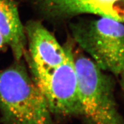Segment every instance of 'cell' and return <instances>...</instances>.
<instances>
[{
    "mask_svg": "<svg viewBox=\"0 0 124 124\" xmlns=\"http://www.w3.org/2000/svg\"><path fill=\"white\" fill-rule=\"evenodd\" d=\"M43 15L60 19L93 14L124 23V0H29Z\"/></svg>",
    "mask_w": 124,
    "mask_h": 124,
    "instance_id": "cell-6",
    "label": "cell"
},
{
    "mask_svg": "<svg viewBox=\"0 0 124 124\" xmlns=\"http://www.w3.org/2000/svg\"><path fill=\"white\" fill-rule=\"evenodd\" d=\"M119 75L120 76L121 78V85L122 91H123L124 94V69Z\"/></svg>",
    "mask_w": 124,
    "mask_h": 124,
    "instance_id": "cell-9",
    "label": "cell"
},
{
    "mask_svg": "<svg viewBox=\"0 0 124 124\" xmlns=\"http://www.w3.org/2000/svg\"><path fill=\"white\" fill-rule=\"evenodd\" d=\"M29 48L27 56L32 77L50 72L64 61L67 48L63 47L41 23L30 21L25 27Z\"/></svg>",
    "mask_w": 124,
    "mask_h": 124,
    "instance_id": "cell-5",
    "label": "cell"
},
{
    "mask_svg": "<svg viewBox=\"0 0 124 124\" xmlns=\"http://www.w3.org/2000/svg\"><path fill=\"white\" fill-rule=\"evenodd\" d=\"M72 36L103 71L119 75L124 69V23L107 17L74 23Z\"/></svg>",
    "mask_w": 124,
    "mask_h": 124,
    "instance_id": "cell-3",
    "label": "cell"
},
{
    "mask_svg": "<svg viewBox=\"0 0 124 124\" xmlns=\"http://www.w3.org/2000/svg\"><path fill=\"white\" fill-rule=\"evenodd\" d=\"M0 112L4 124H53L46 99L20 60L0 70Z\"/></svg>",
    "mask_w": 124,
    "mask_h": 124,
    "instance_id": "cell-1",
    "label": "cell"
},
{
    "mask_svg": "<svg viewBox=\"0 0 124 124\" xmlns=\"http://www.w3.org/2000/svg\"><path fill=\"white\" fill-rule=\"evenodd\" d=\"M7 44H6L5 41L3 38L2 37V36L0 35V52L1 51H3L5 49V48L6 47Z\"/></svg>",
    "mask_w": 124,
    "mask_h": 124,
    "instance_id": "cell-8",
    "label": "cell"
},
{
    "mask_svg": "<svg viewBox=\"0 0 124 124\" xmlns=\"http://www.w3.org/2000/svg\"><path fill=\"white\" fill-rule=\"evenodd\" d=\"M82 116L90 124H124L112 78L85 56L74 58Z\"/></svg>",
    "mask_w": 124,
    "mask_h": 124,
    "instance_id": "cell-2",
    "label": "cell"
},
{
    "mask_svg": "<svg viewBox=\"0 0 124 124\" xmlns=\"http://www.w3.org/2000/svg\"><path fill=\"white\" fill-rule=\"evenodd\" d=\"M0 35L10 47L16 61L21 60L26 52L27 38L13 0H0Z\"/></svg>",
    "mask_w": 124,
    "mask_h": 124,
    "instance_id": "cell-7",
    "label": "cell"
},
{
    "mask_svg": "<svg viewBox=\"0 0 124 124\" xmlns=\"http://www.w3.org/2000/svg\"><path fill=\"white\" fill-rule=\"evenodd\" d=\"M67 48L64 62L50 72L32 77L52 114L82 116L78 78L72 49Z\"/></svg>",
    "mask_w": 124,
    "mask_h": 124,
    "instance_id": "cell-4",
    "label": "cell"
}]
</instances>
